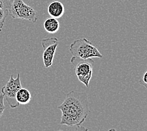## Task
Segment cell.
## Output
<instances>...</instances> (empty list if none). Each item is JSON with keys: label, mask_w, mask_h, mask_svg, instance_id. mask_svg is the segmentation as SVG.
<instances>
[{"label": "cell", "mask_w": 147, "mask_h": 131, "mask_svg": "<svg viewBox=\"0 0 147 131\" xmlns=\"http://www.w3.org/2000/svg\"><path fill=\"white\" fill-rule=\"evenodd\" d=\"M57 109L62 112L61 125L80 127L90 113L88 96L84 92L72 91Z\"/></svg>", "instance_id": "1"}, {"label": "cell", "mask_w": 147, "mask_h": 131, "mask_svg": "<svg viewBox=\"0 0 147 131\" xmlns=\"http://www.w3.org/2000/svg\"><path fill=\"white\" fill-rule=\"evenodd\" d=\"M70 52L73 57L87 59L89 58H102V55L92 43L86 38L74 40L70 45Z\"/></svg>", "instance_id": "2"}, {"label": "cell", "mask_w": 147, "mask_h": 131, "mask_svg": "<svg viewBox=\"0 0 147 131\" xmlns=\"http://www.w3.org/2000/svg\"><path fill=\"white\" fill-rule=\"evenodd\" d=\"M71 62L74 68L76 75L80 82L89 88V82L92 75L94 61L92 58L84 59L77 57H72Z\"/></svg>", "instance_id": "3"}, {"label": "cell", "mask_w": 147, "mask_h": 131, "mask_svg": "<svg viewBox=\"0 0 147 131\" xmlns=\"http://www.w3.org/2000/svg\"><path fill=\"white\" fill-rule=\"evenodd\" d=\"M9 12L13 19L27 20L33 23H36L38 20L35 10L23 0H13Z\"/></svg>", "instance_id": "4"}, {"label": "cell", "mask_w": 147, "mask_h": 131, "mask_svg": "<svg viewBox=\"0 0 147 131\" xmlns=\"http://www.w3.org/2000/svg\"><path fill=\"white\" fill-rule=\"evenodd\" d=\"M21 88H22V86L20 73L17 74V77L16 78H14L13 75H11L10 78L5 86L2 87L1 90V93L4 95L8 105L11 109L16 108L20 105L16 100V95Z\"/></svg>", "instance_id": "5"}, {"label": "cell", "mask_w": 147, "mask_h": 131, "mask_svg": "<svg viewBox=\"0 0 147 131\" xmlns=\"http://www.w3.org/2000/svg\"><path fill=\"white\" fill-rule=\"evenodd\" d=\"M41 43L43 49L42 56L43 64L46 68H49L53 65L56 49L59 44V40L56 37L43 39Z\"/></svg>", "instance_id": "6"}, {"label": "cell", "mask_w": 147, "mask_h": 131, "mask_svg": "<svg viewBox=\"0 0 147 131\" xmlns=\"http://www.w3.org/2000/svg\"><path fill=\"white\" fill-rule=\"evenodd\" d=\"M47 12L51 17L57 19L60 18L62 17L65 13L64 6L59 1H52L48 6Z\"/></svg>", "instance_id": "7"}, {"label": "cell", "mask_w": 147, "mask_h": 131, "mask_svg": "<svg viewBox=\"0 0 147 131\" xmlns=\"http://www.w3.org/2000/svg\"><path fill=\"white\" fill-rule=\"evenodd\" d=\"M43 27L47 32L55 33L60 29V23L57 18L51 17L47 18L43 23Z\"/></svg>", "instance_id": "8"}, {"label": "cell", "mask_w": 147, "mask_h": 131, "mask_svg": "<svg viewBox=\"0 0 147 131\" xmlns=\"http://www.w3.org/2000/svg\"><path fill=\"white\" fill-rule=\"evenodd\" d=\"M31 99V93L27 89L21 88L16 93V100L20 105H26L30 102Z\"/></svg>", "instance_id": "9"}, {"label": "cell", "mask_w": 147, "mask_h": 131, "mask_svg": "<svg viewBox=\"0 0 147 131\" xmlns=\"http://www.w3.org/2000/svg\"><path fill=\"white\" fill-rule=\"evenodd\" d=\"M13 0H0V8L10 10Z\"/></svg>", "instance_id": "10"}, {"label": "cell", "mask_w": 147, "mask_h": 131, "mask_svg": "<svg viewBox=\"0 0 147 131\" xmlns=\"http://www.w3.org/2000/svg\"><path fill=\"white\" fill-rule=\"evenodd\" d=\"M9 10L0 8V23H5V20L9 15Z\"/></svg>", "instance_id": "11"}, {"label": "cell", "mask_w": 147, "mask_h": 131, "mask_svg": "<svg viewBox=\"0 0 147 131\" xmlns=\"http://www.w3.org/2000/svg\"><path fill=\"white\" fill-rule=\"evenodd\" d=\"M4 98H5L4 95H3L2 93L0 94V119H1L3 113H4V111L5 109Z\"/></svg>", "instance_id": "12"}, {"label": "cell", "mask_w": 147, "mask_h": 131, "mask_svg": "<svg viewBox=\"0 0 147 131\" xmlns=\"http://www.w3.org/2000/svg\"><path fill=\"white\" fill-rule=\"evenodd\" d=\"M140 83L147 89V70L143 74L142 79L140 80Z\"/></svg>", "instance_id": "13"}, {"label": "cell", "mask_w": 147, "mask_h": 131, "mask_svg": "<svg viewBox=\"0 0 147 131\" xmlns=\"http://www.w3.org/2000/svg\"><path fill=\"white\" fill-rule=\"evenodd\" d=\"M3 26H4V23H0V33H1V32L2 31V29H3Z\"/></svg>", "instance_id": "14"}]
</instances>
